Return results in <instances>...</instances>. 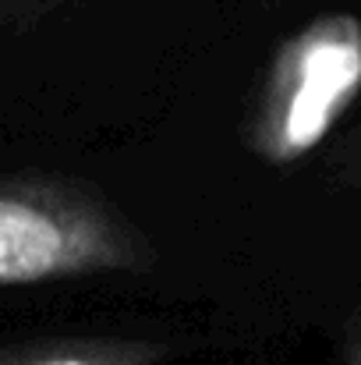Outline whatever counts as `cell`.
<instances>
[{"mask_svg":"<svg viewBox=\"0 0 361 365\" xmlns=\"http://www.w3.org/2000/svg\"><path fill=\"white\" fill-rule=\"evenodd\" d=\"M152 245L93 185L61 174H0V287L152 269Z\"/></svg>","mask_w":361,"mask_h":365,"instance_id":"1","label":"cell"},{"mask_svg":"<svg viewBox=\"0 0 361 365\" xmlns=\"http://www.w3.org/2000/svg\"><path fill=\"white\" fill-rule=\"evenodd\" d=\"M361 93V21L323 14L273 57L248 121V145L280 167L308 156Z\"/></svg>","mask_w":361,"mask_h":365,"instance_id":"2","label":"cell"},{"mask_svg":"<svg viewBox=\"0 0 361 365\" xmlns=\"http://www.w3.org/2000/svg\"><path fill=\"white\" fill-rule=\"evenodd\" d=\"M163 344L120 337H57L0 351V365H156Z\"/></svg>","mask_w":361,"mask_h":365,"instance_id":"3","label":"cell"},{"mask_svg":"<svg viewBox=\"0 0 361 365\" xmlns=\"http://www.w3.org/2000/svg\"><path fill=\"white\" fill-rule=\"evenodd\" d=\"M68 0H0V32L4 29H28L50 11H57Z\"/></svg>","mask_w":361,"mask_h":365,"instance_id":"4","label":"cell"},{"mask_svg":"<svg viewBox=\"0 0 361 365\" xmlns=\"http://www.w3.org/2000/svg\"><path fill=\"white\" fill-rule=\"evenodd\" d=\"M355 365H361V355H358V359H355Z\"/></svg>","mask_w":361,"mask_h":365,"instance_id":"5","label":"cell"}]
</instances>
